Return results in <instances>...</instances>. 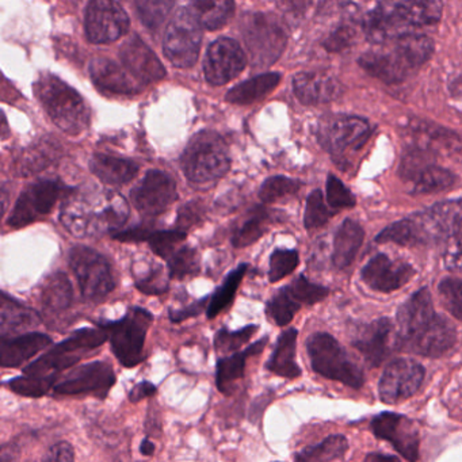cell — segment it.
<instances>
[{"instance_id": "obj_26", "label": "cell", "mask_w": 462, "mask_h": 462, "mask_svg": "<svg viewBox=\"0 0 462 462\" xmlns=\"http://www.w3.org/2000/svg\"><path fill=\"white\" fill-rule=\"evenodd\" d=\"M90 75L99 90L112 96H134L142 90L143 85L110 59H94L90 63Z\"/></svg>"}, {"instance_id": "obj_11", "label": "cell", "mask_w": 462, "mask_h": 462, "mask_svg": "<svg viewBox=\"0 0 462 462\" xmlns=\"http://www.w3.org/2000/svg\"><path fill=\"white\" fill-rule=\"evenodd\" d=\"M399 175L412 194H434L448 190L457 177L435 162V153L424 147L411 148L402 156Z\"/></svg>"}, {"instance_id": "obj_9", "label": "cell", "mask_w": 462, "mask_h": 462, "mask_svg": "<svg viewBox=\"0 0 462 462\" xmlns=\"http://www.w3.org/2000/svg\"><path fill=\"white\" fill-rule=\"evenodd\" d=\"M312 369L332 381H339L350 388L359 389L365 383L361 366L347 351L327 332H316L307 342Z\"/></svg>"}, {"instance_id": "obj_46", "label": "cell", "mask_w": 462, "mask_h": 462, "mask_svg": "<svg viewBox=\"0 0 462 462\" xmlns=\"http://www.w3.org/2000/svg\"><path fill=\"white\" fill-rule=\"evenodd\" d=\"M335 213L337 212H334V210L327 207L321 190H319V189L318 190H313L312 193L308 196L307 207H305V228H307L308 231L320 228L324 224H327V221H328Z\"/></svg>"}, {"instance_id": "obj_17", "label": "cell", "mask_w": 462, "mask_h": 462, "mask_svg": "<svg viewBox=\"0 0 462 462\" xmlns=\"http://www.w3.org/2000/svg\"><path fill=\"white\" fill-rule=\"evenodd\" d=\"M424 375L426 369L415 359H393L383 370L378 383L381 402L394 404L410 399L420 388Z\"/></svg>"}, {"instance_id": "obj_53", "label": "cell", "mask_w": 462, "mask_h": 462, "mask_svg": "<svg viewBox=\"0 0 462 462\" xmlns=\"http://www.w3.org/2000/svg\"><path fill=\"white\" fill-rule=\"evenodd\" d=\"M326 190L327 202L334 212L356 207V197L335 175L329 174L327 178Z\"/></svg>"}, {"instance_id": "obj_33", "label": "cell", "mask_w": 462, "mask_h": 462, "mask_svg": "<svg viewBox=\"0 0 462 462\" xmlns=\"http://www.w3.org/2000/svg\"><path fill=\"white\" fill-rule=\"evenodd\" d=\"M281 82V75L277 72H269V74L259 75L247 82L240 83L235 86L231 91L226 94V101L235 105H248L253 102L264 98L267 94L272 93Z\"/></svg>"}, {"instance_id": "obj_28", "label": "cell", "mask_w": 462, "mask_h": 462, "mask_svg": "<svg viewBox=\"0 0 462 462\" xmlns=\"http://www.w3.org/2000/svg\"><path fill=\"white\" fill-rule=\"evenodd\" d=\"M269 337L256 340L250 347L245 351L234 354L231 356L218 359L217 370H216V385L218 391L223 394H232L236 389V383L245 377V362L250 356L261 354L266 347Z\"/></svg>"}, {"instance_id": "obj_51", "label": "cell", "mask_w": 462, "mask_h": 462, "mask_svg": "<svg viewBox=\"0 0 462 462\" xmlns=\"http://www.w3.org/2000/svg\"><path fill=\"white\" fill-rule=\"evenodd\" d=\"M134 277H136L137 289L148 296H159L169 291V281L161 264L155 263L148 267L147 272L134 274Z\"/></svg>"}, {"instance_id": "obj_47", "label": "cell", "mask_w": 462, "mask_h": 462, "mask_svg": "<svg viewBox=\"0 0 462 462\" xmlns=\"http://www.w3.org/2000/svg\"><path fill=\"white\" fill-rule=\"evenodd\" d=\"M440 301L448 313L457 320L462 321V280L443 278L438 285Z\"/></svg>"}, {"instance_id": "obj_20", "label": "cell", "mask_w": 462, "mask_h": 462, "mask_svg": "<svg viewBox=\"0 0 462 462\" xmlns=\"http://www.w3.org/2000/svg\"><path fill=\"white\" fill-rule=\"evenodd\" d=\"M370 430L375 437L391 443L397 453L408 461L419 459V431L407 416L381 412L372 419Z\"/></svg>"}, {"instance_id": "obj_48", "label": "cell", "mask_w": 462, "mask_h": 462, "mask_svg": "<svg viewBox=\"0 0 462 462\" xmlns=\"http://www.w3.org/2000/svg\"><path fill=\"white\" fill-rule=\"evenodd\" d=\"M258 331V326L245 327L237 331L221 328L215 337V348L218 354H229L239 350L243 345L248 342Z\"/></svg>"}, {"instance_id": "obj_10", "label": "cell", "mask_w": 462, "mask_h": 462, "mask_svg": "<svg viewBox=\"0 0 462 462\" xmlns=\"http://www.w3.org/2000/svg\"><path fill=\"white\" fill-rule=\"evenodd\" d=\"M243 39L255 67L273 66L285 51L288 34L274 15L255 13L243 18Z\"/></svg>"}, {"instance_id": "obj_12", "label": "cell", "mask_w": 462, "mask_h": 462, "mask_svg": "<svg viewBox=\"0 0 462 462\" xmlns=\"http://www.w3.org/2000/svg\"><path fill=\"white\" fill-rule=\"evenodd\" d=\"M369 121L356 116H327L319 121L318 139L321 147L334 156L361 150L372 136Z\"/></svg>"}, {"instance_id": "obj_16", "label": "cell", "mask_w": 462, "mask_h": 462, "mask_svg": "<svg viewBox=\"0 0 462 462\" xmlns=\"http://www.w3.org/2000/svg\"><path fill=\"white\" fill-rule=\"evenodd\" d=\"M129 31L125 10L115 0H90L86 10V34L93 44L117 42Z\"/></svg>"}, {"instance_id": "obj_37", "label": "cell", "mask_w": 462, "mask_h": 462, "mask_svg": "<svg viewBox=\"0 0 462 462\" xmlns=\"http://www.w3.org/2000/svg\"><path fill=\"white\" fill-rule=\"evenodd\" d=\"M247 270L248 264L243 263L226 275L223 285L210 296L209 305H208L207 310L208 319L212 320V319L217 318L226 308L232 304Z\"/></svg>"}, {"instance_id": "obj_30", "label": "cell", "mask_w": 462, "mask_h": 462, "mask_svg": "<svg viewBox=\"0 0 462 462\" xmlns=\"http://www.w3.org/2000/svg\"><path fill=\"white\" fill-rule=\"evenodd\" d=\"M90 170L106 185L121 186L131 182L136 177L139 164L128 159L96 153L90 161Z\"/></svg>"}, {"instance_id": "obj_21", "label": "cell", "mask_w": 462, "mask_h": 462, "mask_svg": "<svg viewBox=\"0 0 462 462\" xmlns=\"http://www.w3.org/2000/svg\"><path fill=\"white\" fill-rule=\"evenodd\" d=\"M245 64L247 58L235 40L218 39L208 50L204 64L205 78L212 86H223L242 74Z\"/></svg>"}, {"instance_id": "obj_43", "label": "cell", "mask_w": 462, "mask_h": 462, "mask_svg": "<svg viewBox=\"0 0 462 462\" xmlns=\"http://www.w3.org/2000/svg\"><path fill=\"white\" fill-rule=\"evenodd\" d=\"M301 188L302 183L300 180L278 175V177H272L264 180L261 190H259V199L264 204H273V202L280 201L286 197L294 196Z\"/></svg>"}, {"instance_id": "obj_31", "label": "cell", "mask_w": 462, "mask_h": 462, "mask_svg": "<svg viewBox=\"0 0 462 462\" xmlns=\"http://www.w3.org/2000/svg\"><path fill=\"white\" fill-rule=\"evenodd\" d=\"M297 335L299 332L296 328L286 329L280 335L272 358L266 365L270 372L285 378H297L301 375V369L296 361Z\"/></svg>"}, {"instance_id": "obj_40", "label": "cell", "mask_w": 462, "mask_h": 462, "mask_svg": "<svg viewBox=\"0 0 462 462\" xmlns=\"http://www.w3.org/2000/svg\"><path fill=\"white\" fill-rule=\"evenodd\" d=\"M358 37V29L356 23V13L343 18L337 23L331 33L323 42V48L329 53H342L350 50Z\"/></svg>"}, {"instance_id": "obj_15", "label": "cell", "mask_w": 462, "mask_h": 462, "mask_svg": "<svg viewBox=\"0 0 462 462\" xmlns=\"http://www.w3.org/2000/svg\"><path fill=\"white\" fill-rule=\"evenodd\" d=\"M72 191L74 190L67 188L60 180H39L23 191L20 199L15 202L14 209H13L7 224L12 228H23L44 216L50 215L55 208L56 202Z\"/></svg>"}, {"instance_id": "obj_41", "label": "cell", "mask_w": 462, "mask_h": 462, "mask_svg": "<svg viewBox=\"0 0 462 462\" xmlns=\"http://www.w3.org/2000/svg\"><path fill=\"white\" fill-rule=\"evenodd\" d=\"M302 305L291 296L288 286L281 289L267 304V316L274 321L277 326H288L293 320L296 313L299 312Z\"/></svg>"}, {"instance_id": "obj_36", "label": "cell", "mask_w": 462, "mask_h": 462, "mask_svg": "<svg viewBox=\"0 0 462 462\" xmlns=\"http://www.w3.org/2000/svg\"><path fill=\"white\" fill-rule=\"evenodd\" d=\"M74 291L69 277L55 273L45 281L42 291V301L48 312H63L71 305Z\"/></svg>"}, {"instance_id": "obj_3", "label": "cell", "mask_w": 462, "mask_h": 462, "mask_svg": "<svg viewBox=\"0 0 462 462\" xmlns=\"http://www.w3.org/2000/svg\"><path fill=\"white\" fill-rule=\"evenodd\" d=\"M442 10V0H380L362 20V32L372 44H383L415 29L435 25Z\"/></svg>"}, {"instance_id": "obj_61", "label": "cell", "mask_w": 462, "mask_h": 462, "mask_svg": "<svg viewBox=\"0 0 462 462\" xmlns=\"http://www.w3.org/2000/svg\"><path fill=\"white\" fill-rule=\"evenodd\" d=\"M366 461H399V457L396 456H388V454H369L366 457Z\"/></svg>"}, {"instance_id": "obj_27", "label": "cell", "mask_w": 462, "mask_h": 462, "mask_svg": "<svg viewBox=\"0 0 462 462\" xmlns=\"http://www.w3.org/2000/svg\"><path fill=\"white\" fill-rule=\"evenodd\" d=\"M0 343V365L4 367H20L48 347L52 339L40 332H29L20 337H2Z\"/></svg>"}, {"instance_id": "obj_44", "label": "cell", "mask_w": 462, "mask_h": 462, "mask_svg": "<svg viewBox=\"0 0 462 462\" xmlns=\"http://www.w3.org/2000/svg\"><path fill=\"white\" fill-rule=\"evenodd\" d=\"M188 234L182 229H169V231H155L151 229L147 243L155 255L169 259L175 253L178 245L185 242Z\"/></svg>"}, {"instance_id": "obj_49", "label": "cell", "mask_w": 462, "mask_h": 462, "mask_svg": "<svg viewBox=\"0 0 462 462\" xmlns=\"http://www.w3.org/2000/svg\"><path fill=\"white\" fill-rule=\"evenodd\" d=\"M299 253L296 250L278 248L270 256L269 281L272 283L278 282L291 275L299 266Z\"/></svg>"}, {"instance_id": "obj_35", "label": "cell", "mask_w": 462, "mask_h": 462, "mask_svg": "<svg viewBox=\"0 0 462 462\" xmlns=\"http://www.w3.org/2000/svg\"><path fill=\"white\" fill-rule=\"evenodd\" d=\"M191 12L208 31L223 28L235 12L234 0H191Z\"/></svg>"}, {"instance_id": "obj_5", "label": "cell", "mask_w": 462, "mask_h": 462, "mask_svg": "<svg viewBox=\"0 0 462 462\" xmlns=\"http://www.w3.org/2000/svg\"><path fill=\"white\" fill-rule=\"evenodd\" d=\"M34 91L48 116L61 131L79 134L88 128L90 110L88 105L63 80L52 75H44L37 80Z\"/></svg>"}, {"instance_id": "obj_59", "label": "cell", "mask_w": 462, "mask_h": 462, "mask_svg": "<svg viewBox=\"0 0 462 462\" xmlns=\"http://www.w3.org/2000/svg\"><path fill=\"white\" fill-rule=\"evenodd\" d=\"M156 393V386L153 385L150 381H142V383H136L129 392V400L132 402H140V400L145 399V397L153 396Z\"/></svg>"}, {"instance_id": "obj_60", "label": "cell", "mask_w": 462, "mask_h": 462, "mask_svg": "<svg viewBox=\"0 0 462 462\" xmlns=\"http://www.w3.org/2000/svg\"><path fill=\"white\" fill-rule=\"evenodd\" d=\"M140 453L145 457L153 456V453H155V445H153L152 440L145 438V439L143 440L142 445H140Z\"/></svg>"}, {"instance_id": "obj_22", "label": "cell", "mask_w": 462, "mask_h": 462, "mask_svg": "<svg viewBox=\"0 0 462 462\" xmlns=\"http://www.w3.org/2000/svg\"><path fill=\"white\" fill-rule=\"evenodd\" d=\"M415 275V269L410 263L399 259H392L386 254L373 256L361 272L362 281L370 289L381 293L399 291L410 282Z\"/></svg>"}, {"instance_id": "obj_19", "label": "cell", "mask_w": 462, "mask_h": 462, "mask_svg": "<svg viewBox=\"0 0 462 462\" xmlns=\"http://www.w3.org/2000/svg\"><path fill=\"white\" fill-rule=\"evenodd\" d=\"M116 383V373L106 362H91L77 367L66 380L53 386V392L60 396L74 394H94L104 400Z\"/></svg>"}, {"instance_id": "obj_18", "label": "cell", "mask_w": 462, "mask_h": 462, "mask_svg": "<svg viewBox=\"0 0 462 462\" xmlns=\"http://www.w3.org/2000/svg\"><path fill=\"white\" fill-rule=\"evenodd\" d=\"M177 183L166 172L152 170L132 190L131 201L145 218H155L177 199Z\"/></svg>"}, {"instance_id": "obj_1", "label": "cell", "mask_w": 462, "mask_h": 462, "mask_svg": "<svg viewBox=\"0 0 462 462\" xmlns=\"http://www.w3.org/2000/svg\"><path fill=\"white\" fill-rule=\"evenodd\" d=\"M456 340V328L435 312L429 289L415 291L397 310L396 350L437 358L453 348Z\"/></svg>"}, {"instance_id": "obj_45", "label": "cell", "mask_w": 462, "mask_h": 462, "mask_svg": "<svg viewBox=\"0 0 462 462\" xmlns=\"http://www.w3.org/2000/svg\"><path fill=\"white\" fill-rule=\"evenodd\" d=\"M177 0H136L137 12L147 28L156 29L163 23Z\"/></svg>"}, {"instance_id": "obj_56", "label": "cell", "mask_w": 462, "mask_h": 462, "mask_svg": "<svg viewBox=\"0 0 462 462\" xmlns=\"http://www.w3.org/2000/svg\"><path fill=\"white\" fill-rule=\"evenodd\" d=\"M209 299L210 297L207 296L204 299L199 300V301L193 302L189 307L182 308V310H170V320L172 323H180V321L188 320V319L197 318V316L201 315V313L208 310L207 304Z\"/></svg>"}, {"instance_id": "obj_7", "label": "cell", "mask_w": 462, "mask_h": 462, "mask_svg": "<svg viewBox=\"0 0 462 462\" xmlns=\"http://www.w3.org/2000/svg\"><path fill=\"white\" fill-rule=\"evenodd\" d=\"M180 164L189 180L208 183L228 172L231 159L226 142L217 134L202 131L189 142Z\"/></svg>"}, {"instance_id": "obj_25", "label": "cell", "mask_w": 462, "mask_h": 462, "mask_svg": "<svg viewBox=\"0 0 462 462\" xmlns=\"http://www.w3.org/2000/svg\"><path fill=\"white\" fill-rule=\"evenodd\" d=\"M392 321L386 318L362 324L351 337V345L364 356L370 366H380L389 356Z\"/></svg>"}, {"instance_id": "obj_6", "label": "cell", "mask_w": 462, "mask_h": 462, "mask_svg": "<svg viewBox=\"0 0 462 462\" xmlns=\"http://www.w3.org/2000/svg\"><path fill=\"white\" fill-rule=\"evenodd\" d=\"M107 337V332L102 327L78 329L71 337L58 343L55 347L40 356L37 361L23 367V373L56 383L61 372L77 365L90 351L101 347Z\"/></svg>"}, {"instance_id": "obj_38", "label": "cell", "mask_w": 462, "mask_h": 462, "mask_svg": "<svg viewBox=\"0 0 462 462\" xmlns=\"http://www.w3.org/2000/svg\"><path fill=\"white\" fill-rule=\"evenodd\" d=\"M347 448L348 442L346 437H343V435H331V437L326 438L323 442L318 443V445L305 448L304 450L300 451L294 457V459L302 462L334 461V459L343 458Z\"/></svg>"}, {"instance_id": "obj_42", "label": "cell", "mask_w": 462, "mask_h": 462, "mask_svg": "<svg viewBox=\"0 0 462 462\" xmlns=\"http://www.w3.org/2000/svg\"><path fill=\"white\" fill-rule=\"evenodd\" d=\"M169 275L175 280H183L186 277H194L199 274V256L196 248L190 245H183L180 250L175 251L169 259Z\"/></svg>"}, {"instance_id": "obj_4", "label": "cell", "mask_w": 462, "mask_h": 462, "mask_svg": "<svg viewBox=\"0 0 462 462\" xmlns=\"http://www.w3.org/2000/svg\"><path fill=\"white\" fill-rule=\"evenodd\" d=\"M461 232L462 199H450L391 224L377 235L375 242L415 247L446 242Z\"/></svg>"}, {"instance_id": "obj_24", "label": "cell", "mask_w": 462, "mask_h": 462, "mask_svg": "<svg viewBox=\"0 0 462 462\" xmlns=\"http://www.w3.org/2000/svg\"><path fill=\"white\" fill-rule=\"evenodd\" d=\"M293 90L302 105L318 106L337 101L343 94V85L329 72H301L294 77Z\"/></svg>"}, {"instance_id": "obj_58", "label": "cell", "mask_w": 462, "mask_h": 462, "mask_svg": "<svg viewBox=\"0 0 462 462\" xmlns=\"http://www.w3.org/2000/svg\"><path fill=\"white\" fill-rule=\"evenodd\" d=\"M274 2L278 9L294 17L304 15L312 4V0H274Z\"/></svg>"}, {"instance_id": "obj_23", "label": "cell", "mask_w": 462, "mask_h": 462, "mask_svg": "<svg viewBox=\"0 0 462 462\" xmlns=\"http://www.w3.org/2000/svg\"><path fill=\"white\" fill-rule=\"evenodd\" d=\"M120 59L129 74L140 85H151L166 77V69L162 66L161 60L137 36H132L124 42L120 50Z\"/></svg>"}, {"instance_id": "obj_54", "label": "cell", "mask_w": 462, "mask_h": 462, "mask_svg": "<svg viewBox=\"0 0 462 462\" xmlns=\"http://www.w3.org/2000/svg\"><path fill=\"white\" fill-rule=\"evenodd\" d=\"M204 204L201 201H190L180 208L175 224H177L178 229L188 231L201 223L204 220Z\"/></svg>"}, {"instance_id": "obj_32", "label": "cell", "mask_w": 462, "mask_h": 462, "mask_svg": "<svg viewBox=\"0 0 462 462\" xmlns=\"http://www.w3.org/2000/svg\"><path fill=\"white\" fill-rule=\"evenodd\" d=\"M274 213L263 207L254 208L243 221L242 226L235 229L232 235L234 247L245 248L258 242L266 234L270 224L274 221Z\"/></svg>"}, {"instance_id": "obj_29", "label": "cell", "mask_w": 462, "mask_h": 462, "mask_svg": "<svg viewBox=\"0 0 462 462\" xmlns=\"http://www.w3.org/2000/svg\"><path fill=\"white\" fill-rule=\"evenodd\" d=\"M365 231L353 218H346L334 236L332 263L337 269H346L353 263L356 254L361 250Z\"/></svg>"}, {"instance_id": "obj_52", "label": "cell", "mask_w": 462, "mask_h": 462, "mask_svg": "<svg viewBox=\"0 0 462 462\" xmlns=\"http://www.w3.org/2000/svg\"><path fill=\"white\" fill-rule=\"evenodd\" d=\"M7 385L14 393L37 399V397L47 394L50 389L55 386V383L51 380H45V378L23 374L7 381Z\"/></svg>"}, {"instance_id": "obj_34", "label": "cell", "mask_w": 462, "mask_h": 462, "mask_svg": "<svg viewBox=\"0 0 462 462\" xmlns=\"http://www.w3.org/2000/svg\"><path fill=\"white\" fill-rule=\"evenodd\" d=\"M40 323L39 313L18 302L7 293H2V337L9 332L17 334L21 329L31 328Z\"/></svg>"}, {"instance_id": "obj_13", "label": "cell", "mask_w": 462, "mask_h": 462, "mask_svg": "<svg viewBox=\"0 0 462 462\" xmlns=\"http://www.w3.org/2000/svg\"><path fill=\"white\" fill-rule=\"evenodd\" d=\"M69 262L86 300L101 301L112 293L115 278L109 262L102 254L85 245H77L69 251Z\"/></svg>"}, {"instance_id": "obj_50", "label": "cell", "mask_w": 462, "mask_h": 462, "mask_svg": "<svg viewBox=\"0 0 462 462\" xmlns=\"http://www.w3.org/2000/svg\"><path fill=\"white\" fill-rule=\"evenodd\" d=\"M288 289L291 296L301 305L316 304V302H320L321 300L326 299L329 294L328 288L310 282L304 275H300L299 278H296V280L288 286Z\"/></svg>"}, {"instance_id": "obj_14", "label": "cell", "mask_w": 462, "mask_h": 462, "mask_svg": "<svg viewBox=\"0 0 462 462\" xmlns=\"http://www.w3.org/2000/svg\"><path fill=\"white\" fill-rule=\"evenodd\" d=\"M202 42V25L191 10L180 9L167 25L163 51L166 58L178 69H190Z\"/></svg>"}, {"instance_id": "obj_39", "label": "cell", "mask_w": 462, "mask_h": 462, "mask_svg": "<svg viewBox=\"0 0 462 462\" xmlns=\"http://www.w3.org/2000/svg\"><path fill=\"white\" fill-rule=\"evenodd\" d=\"M58 153V143L42 140L39 144L32 145L28 151L21 155L18 161V172L21 175H29L32 172L42 171L55 161Z\"/></svg>"}, {"instance_id": "obj_57", "label": "cell", "mask_w": 462, "mask_h": 462, "mask_svg": "<svg viewBox=\"0 0 462 462\" xmlns=\"http://www.w3.org/2000/svg\"><path fill=\"white\" fill-rule=\"evenodd\" d=\"M75 459L74 448L69 445V442L63 440V442L56 443L55 446L51 448L48 451L47 456L44 457V461H60V462H71Z\"/></svg>"}, {"instance_id": "obj_2", "label": "cell", "mask_w": 462, "mask_h": 462, "mask_svg": "<svg viewBox=\"0 0 462 462\" xmlns=\"http://www.w3.org/2000/svg\"><path fill=\"white\" fill-rule=\"evenodd\" d=\"M435 44L431 37L408 33L378 44L359 58L365 72L386 85H399L412 77L431 59Z\"/></svg>"}, {"instance_id": "obj_8", "label": "cell", "mask_w": 462, "mask_h": 462, "mask_svg": "<svg viewBox=\"0 0 462 462\" xmlns=\"http://www.w3.org/2000/svg\"><path fill=\"white\" fill-rule=\"evenodd\" d=\"M153 315L144 308L134 307L117 321H97L107 332L113 354L124 367H136L144 361V343Z\"/></svg>"}, {"instance_id": "obj_55", "label": "cell", "mask_w": 462, "mask_h": 462, "mask_svg": "<svg viewBox=\"0 0 462 462\" xmlns=\"http://www.w3.org/2000/svg\"><path fill=\"white\" fill-rule=\"evenodd\" d=\"M443 263L450 272L462 270V232L453 235L446 240L445 250H443Z\"/></svg>"}]
</instances>
